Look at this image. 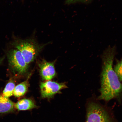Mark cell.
<instances>
[{
	"label": "cell",
	"instance_id": "6da1fadb",
	"mask_svg": "<svg viewBox=\"0 0 122 122\" xmlns=\"http://www.w3.org/2000/svg\"><path fill=\"white\" fill-rule=\"evenodd\" d=\"M116 54L115 48L110 47L102 55L100 94L97 99L108 102L115 99L120 103L122 97V83L112 67Z\"/></svg>",
	"mask_w": 122,
	"mask_h": 122
},
{
	"label": "cell",
	"instance_id": "7a4b0ae2",
	"mask_svg": "<svg viewBox=\"0 0 122 122\" xmlns=\"http://www.w3.org/2000/svg\"><path fill=\"white\" fill-rule=\"evenodd\" d=\"M86 122H115V120L108 108L92 98L86 104Z\"/></svg>",
	"mask_w": 122,
	"mask_h": 122
},
{
	"label": "cell",
	"instance_id": "3957f363",
	"mask_svg": "<svg viewBox=\"0 0 122 122\" xmlns=\"http://www.w3.org/2000/svg\"><path fill=\"white\" fill-rule=\"evenodd\" d=\"M12 45L20 52L28 65L34 61L46 45H40L36 39L33 38L26 39H17L12 43Z\"/></svg>",
	"mask_w": 122,
	"mask_h": 122
},
{
	"label": "cell",
	"instance_id": "277c9868",
	"mask_svg": "<svg viewBox=\"0 0 122 122\" xmlns=\"http://www.w3.org/2000/svg\"><path fill=\"white\" fill-rule=\"evenodd\" d=\"M9 68L16 76H22L27 72L28 65L20 52L16 49L9 50L7 53Z\"/></svg>",
	"mask_w": 122,
	"mask_h": 122
},
{
	"label": "cell",
	"instance_id": "5b68a950",
	"mask_svg": "<svg viewBox=\"0 0 122 122\" xmlns=\"http://www.w3.org/2000/svg\"><path fill=\"white\" fill-rule=\"evenodd\" d=\"M40 86L42 97L47 98L52 97L62 89L68 87L65 83H58L50 81L42 82Z\"/></svg>",
	"mask_w": 122,
	"mask_h": 122
},
{
	"label": "cell",
	"instance_id": "8992f818",
	"mask_svg": "<svg viewBox=\"0 0 122 122\" xmlns=\"http://www.w3.org/2000/svg\"><path fill=\"white\" fill-rule=\"evenodd\" d=\"M39 66L40 73L43 80L50 81L56 76L54 62H48L44 60L39 64Z\"/></svg>",
	"mask_w": 122,
	"mask_h": 122
},
{
	"label": "cell",
	"instance_id": "52a82bcc",
	"mask_svg": "<svg viewBox=\"0 0 122 122\" xmlns=\"http://www.w3.org/2000/svg\"><path fill=\"white\" fill-rule=\"evenodd\" d=\"M15 103L9 98L0 95V114L10 113L15 110Z\"/></svg>",
	"mask_w": 122,
	"mask_h": 122
},
{
	"label": "cell",
	"instance_id": "ba28073f",
	"mask_svg": "<svg viewBox=\"0 0 122 122\" xmlns=\"http://www.w3.org/2000/svg\"><path fill=\"white\" fill-rule=\"evenodd\" d=\"M37 107L34 101L29 99H22L15 103V109L19 111L29 110L36 108Z\"/></svg>",
	"mask_w": 122,
	"mask_h": 122
},
{
	"label": "cell",
	"instance_id": "9c48e42d",
	"mask_svg": "<svg viewBox=\"0 0 122 122\" xmlns=\"http://www.w3.org/2000/svg\"><path fill=\"white\" fill-rule=\"evenodd\" d=\"M29 78L15 86L13 95L16 97H20L24 96L27 92L29 86Z\"/></svg>",
	"mask_w": 122,
	"mask_h": 122
},
{
	"label": "cell",
	"instance_id": "30bf717a",
	"mask_svg": "<svg viewBox=\"0 0 122 122\" xmlns=\"http://www.w3.org/2000/svg\"><path fill=\"white\" fill-rule=\"evenodd\" d=\"M15 87L14 81L13 80L10 81L6 85L3 92L2 95L7 98L11 97L13 95Z\"/></svg>",
	"mask_w": 122,
	"mask_h": 122
},
{
	"label": "cell",
	"instance_id": "8fae6325",
	"mask_svg": "<svg viewBox=\"0 0 122 122\" xmlns=\"http://www.w3.org/2000/svg\"><path fill=\"white\" fill-rule=\"evenodd\" d=\"M119 80L122 81V59L120 60H117V63L113 69Z\"/></svg>",
	"mask_w": 122,
	"mask_h": 122
},
{
	"label": "cell",
	"instance_id": "7c38bea8",
	"mask_svg": "<svg viewBox=\"0 0 122 122\" xmlns=\"http://www.w3.org/2000/svg\"><path fill=\"white\" fill-rule=\"evenodd\" d=\"M88 0H66V4H70L74 3L78 1H84Z\"/></svg>",
	"mask_w": 122,
	"mask_h": 122
},
{
	"label": "cell",
	"instance_id": "4fadbf2b",
	"mask_svg": "<svg viewBox=\"0 0 122 122\" xmlns=\"http://www.w3.org/2000/svg\"><path fill=\"white\" fill-rule=\"evenodd\" d=\"M4 57L0 58V65L2 63L3 61H4Z\"/></svg>",
	"mask_w": 122,
	"mask_h": 122
}]
</instances>
